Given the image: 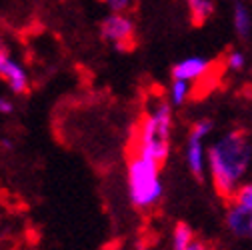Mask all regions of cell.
Returning a JSON list of instances; mask_svg holds the SVG:
<instances>
[{"instance_id":"6da1fadb","label":"cell","mask_w":252,"mask_h":250,"mask_svg":"<svg viewBox=\"0 0 252 250\" xmlns=\"http://www.w3.org/2000/svg\"><path fill=\"white\" fill-rule=\"evenodd\" d=\"M212 186L220 198L232 200L252 170V136L244 128H232L218 136L206 150Z\"/></svg>"},{"instance_id":"7a4b0ae2","label":"cell","mask_w":252,"mask_h":250,"mask_svg":"<svg viewBox=\"0 0 252 250\" xmlns=\"http://www.w3.org/2000/svg\"><path fill=\"white\" fill-rule=\"evenodd\" d=\"M160 162L150 156L136 152L128 160L126 168V186H128V198L136 210H152L158 206L164 196V184L160 178Z\"/></svg>"},{"instance_id":"3957f363","label":"cell","mask_w":252,"mask_h":250,"mask_svg":"<svg viewBox=\"0 0 252 250\" xmlns=\"http://www.w3.org/2000/svg\"><path fill=\"white\" fill-rule=\"evenodd\" d=\"M172 108L174 106L170 104V100H160L142 118L138 130V152L150 156L160 164H164L170 152Z\"/></svg>"},{"instance_id":"277c9868","label":"cell","mask_w":252,"mask_h":250,"mask_svg":"<svg viewBox=\"0 0 252 250\" xmlns=\"http://www.w3.org/2000/svg\"><path fill=\"white\" fill-rule=\"evenodd\" d=\"M214 132V120L212 118H198L192 122L190 132H188V140H186V150H184V158H186V166L198 182L204 180V174L208 170L206 164V150L204 148V140Z\"/></svg>"},{"instance_id":"5b68a950","label":"cell","mask_w":252,"mask_h":250,"mask_svg":"<svg viewBox=\"0 0 252 250\" xmlns=\"http://www.w3.org/2000/svg\"><path fill=\"white\" fill-rule=\"evenodd\" d=\"M100 38L110 44L114 50H128L134 40V20L126 12H110L100 22Z\"/></svg>"},{"instance_id":"8992f818","label":"cell","mask_w":252,"mask_h":250,"mask_svg":"<svg viewBox=\"0 0 252 250\" xmlns=\"http://www.w3.org/2000/svg\"><path fill=\"white\" fill-rule=\"evenodd\" d=\"M0 78L6 82L10 92L16 96H24L30 92V80H28L24 66L10 56L6 46L0 48Z\"/></svg>"},{"instance_id":"52a82bcc","label":"cell","mask_w":252,"mask_h":250,"mask_svg":"<svg viewBox=\"0 0 252 250\" xmlns=\"http://www.w3.org/2000/svg\"><path fill=\"white\" fill-rule=\"evenodd\" d=\"M210 66H212V62L204 56H188V58L176 62L170 74H172V78H182L188 82H194V80H200L202 76H206L210 72Z\"/></svg>"},{"instance_id":"ba28073f","label":"cell","mask_w":252,"mask_h":250,"mask_svg":"<svg viewBox=\"0 0 252 250\" xmlns=\"http://www.w3.org/2000/svg\"><path fill=\"white\" fill-rule=\"evenodd\" d=\"M250 218H252V210L250 208H244L242 204H236L232 202L228 208H226V214H224V224L228 228V232L236 238H248V232H250Z\"/></svg>"},{"instance_id":"9c48e42d","label":"cell","mask_w":252,"mask_h":250,"mask_svg":"<svg viewBox=\"0 0 252 250\" xmlns=\"http://www.w3.org/2000/svg\"><path fill=\"white\" fill-rule=\"evenodd\" d=\"M188 12H190V20L196 26H202L206 20L212 18L214 14V0H186Z\"/></svg>"},{"instance_id":"30bf717a","label":"cell","mask_w":252,"mask_h":250,"mask_svg":"<svg viewBox=\"0 0 252 250\" xmlns=\"http://www.w3.org/2000/svg\"><path fill=\"white\" fill-rule=\"evenodd\" d=\"M232 22H234L236 34L240 38H248L250 36V32H252V14H250V10L244 4H240V2L234 4V8H232Z\"/></svg>"},{"instance_id":"8fae6325","label":"cell","mask_w":252,"mask_h":250,"mask_svg":"<svg viewBox=\"0 0 252 250\" xmlns=\"http://www.w3.org/2000/svg\"><path fill=\"white\" fill-rule=\"evenodd\" d=\"M190 96V82L182 78H172L170 90H168V100L172 106H182L186 98Z\"/></svg>"},{"instance_id":"7c38bea8","label":"cell","mask_w":252,"mask_h":250,"mask_svg":"<svg viewBox=\"0 0 252 250\" xmlns=\"http://www.w3.org/2000/svg\"><path fill=\"white\" fill-rule=\"evenodd\" d=\"M194 240V230L186 222H178L172 230V250H186Z\"/></svg>"},{"instance_id":"4fadbf2b","label":"cell","mask_w":252,"mask_h":250,"mask_svg":"<svg viewBox=\"0 0 252 250\" xmlns=\"http://www.w3.org/2000/svg\"><path fill=\"white\" fill-rule=\"evenodd\" d=\"M232 202L242 204L244 208H250L252 210V180H246L240 186V188L236 190V194H234V198H232Z\"/></svg>"},{"instance_id":"5bb4252c","label":"cell","mask_w":252,"mask_h":250,"mask_svg":"<svg viewBox=\"0 0 252 250\" xmlns=\"http://www.w3.org/2000/svg\"><path fill=\"white\" fill-rule=\"evenodd\" d=\"M226 68L230 72H242L246 68V56L240 50H230L226 56Z\"/></svg>"},{"instance_id":"9a60e30c","label":"cell","mask_w":252,"mask_h":250,"mask_svg":"<svg viewBox=\"0 0 252 250\" xmlns=\"http://www.w3.org/2000/svg\"><path fill=\"white\" fill-rule=\"evenodd\" d=\"M110 12H126L132 6V0H102Z\"/></svg>"},{"instance_id":"2e32d148","label":"cell","mask_w":252,"mask_h":250,"mask_svg":"<svg viewBox=\"0 0 252 250\" xmlns=\"http://www.w3.org/2000/svg\"><path fill=\"white\" fill-rule=\"evenodd\" d=\"M12 112H14V102L10 98L2 96V98H0V114L6 116V114H12Z\"/></svg>"},{"instance_id":"e0dca14e","label":"cell","mask_w":252,"mask_h":250,"mask_svg":"<svg viewBox=\"0 0 252 250\" xmlns=\"http://www.w3.org/2000/svg\"><path fill=\"white\" fill-rule=\"evenodd\" d=\"M186 250H210V248H208V246H206L202 240H196V238H194V240L190 242V246H188Z\"/></svg>"},{"instance_id":"ac0fdd59","label":"cell","mask_w":252,"mask_h":250,"mask_svg":"<svg viewBox=\"0 0 252 250\" xmlns=\"http://www.w3.org/2000/svg\"><path fill=\"white\" fill-rule=\"evenodd\" d=\"M0 144H2V150H4V152L12 150V140H10V138H6V136H2V140H0Z\"/></svg>"},{"instance_id":"d6986e66","label":"cell","mask_w":252,"mask_h":250,"mask_svg":"<svg viewBox=\"0 0 252 250\" xmlns=\"http://www.w3.org/2000/svg\"><path fill=\"white\" fill-rule=\"evenodd\" d=\"M248 240H252V218H250V232H248Z\"/></svg>"},{"instance_id":"ffe728a7","label":"cell","mask_w":252,"mask_h":250,"mask_svg":"<svg viewBox=\"0 0 252 250\" xmlns=\"http://www.w3.org/2000/svg\"><path fill=\"white\" fill-rule=\"evenodd\" d=\"M250 114H252V110H250Z\"/></svg>"}]
</instances>
